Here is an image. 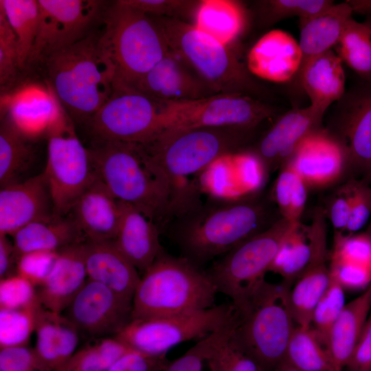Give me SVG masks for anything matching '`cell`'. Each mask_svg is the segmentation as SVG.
<instances>
[{
	"instance_id": "obj_7",
	"label": "cell",
	"mask_w": 371,
	"mask_h": 371,
	"mask_svg": "<svg viewBox=\"0 0 371 371\" xmlns=\"http://www.w3.org/2000/svg\"><path fill=\"white\" fill-rule=\"evenodd\" d=\"M251 129L238 127L195 128L161 132L142 144L159 172L180 196L181 179L236 152Z\"/></svg>"
},
{
	"instance_id": "obj_33",
	"label": "cell",
	"mask_w": 371,
	"mask_h": 371,
	"mask_svg": "<svg viewBox=\"0 0 371 371\" xmlns=\"http://www.w3.org/2000/svg\"><path fill=\"white\" fill-rule=\"evenodd\" d=\"M194 25L228 45L243 30L246 14L241 3L232 0H202L194 15Z\"/></svg>"
},
{
	"instance_id": "obj_26",
	"label": "cell",
	"mask_w": 371,
	"mask_h": 371,
	"mask_svg": "<svg viewBox=\"0 0 371 371\" xmlns=\"http://www.w3.org/2000/svg\"><path fill=\"white\" fill-rule=\"evenodd\" d=\"M120 219L115 243L143 273L164 251L157 225L132 205L120 201Z\"/></svg>"
},
{
	"instance_id": "obj_4",
	"label": "cell",
	"mask_w": 371,
	"mask_h": 371,
	"mask_svg": "<svg viewBox=\"0 0 371 371\" xmlns=\"http://www.w3.org/2000/svg\"><path fill=\"white\" fill-rule=\"evenodd\" d=\"M217 293L206 271L164 250L141 277L133 298L132 319L209 308L215 306Z\"/></svg>"
},
{
	"instance_id": "obj_38",
	"label": "cell",
	"mask_w": 371,
	"mask_h": 371,
	"mask_svg": "<svg viewBox=\"0 0 371 371\" xmlns=\"http://www.w3.org/2000/svg\"><path fill=\"white\" fill-rule=\"evenodd\" d=\"M17 42L21 69L27 64L36 40L39 23V5L35 0H1Z\"/></svg>"
},
{
	"instance_id": "obj_52",
	"label": "cell",
	"mask_w": 371,
	"mask_h": 371,
	"mask_svg": "<svg viewBox=\"0 0 371 371\" xmlns=\"http://www.w3.org/2000/svg\"><path fill=\"white\" fill-rule=\"evenodd\" d=\"M353 179L336 190L331 195L326 210H324L334 229V236L344 235L346 229L351 208Z\"/></svg>"
},
{
	"instance_id": "obj_17",
	"label": "cell",
	"mask_w": 371,
	"mask_h": 371,
	"mask_svg": "<svg viewBox=\"0 0 371 371\" xmlns=\"http://www.w3.org/2000/svg\"><path fill=\"white\" fill-rule=\"evenodd\" d=\"M348 163L341 141L317 128L303 139L285 164L293 168L308 187L323 188L335 183Z\"/></svg>"
},
{
	"instance_id": "obj_30",
	"label": "cell",
	"mask_w": 371,
	"mask_h": 371,
	"mask_svg": "<svg viewBox=\"0 0 371 371\" xmlns=\"http://www.w3.org/2000/svg\"><path fill=\"white\" fill-rule=\"evenodd\" d=\"M352 12L351 7L346 1L334 4L314 17L300 20L299 45L302 62L296 76L309 60L335 47Z\"/></svg>"
},
{
	"instance_id": "obj_6",
	"label": "cell",
	"mask_w": 371,
	"mask_h": 371,
	"mask_svg": "<svg viewBox=\"0 0 371 371\" xmlns=\"http://www.w3.org/2000/svg\"><path fill=\"white\" fill-rule=\"evenodd\" d=\"M104 23L99 42L115 68L118 82L132 86L170 50L155 19L123 0L109 8Z\"/></svg>"
},
{
	"instance_id": "obj_41",
	"label": "cell",
	"mask_w": 371,
	"mask_h": 371,
	"mask_svg": "<svg viewBox=\"0 0 371 371\" xmlns=\"http://www.w3.org/2000/svg\"><path fill=\"white\" fill-rule=\"evenodd\" d=\"M236 315L207 357L206 366L208 371H265L232 339V332L236 319Z\"/></svg>"
},
{
	"instance_id": "obj_36",
	"label": "cell",
	"mask_w": 371,
	"mask_h": 371,
	"mask_svg": "<svg viewBox=\"0 0 371 371\" xmlns=\"http://www.w3.org/2000/svg\"><path fill=\"white\" fill-rule=\"evenodd\" d=\"M284 360L302 371H340L311 326H295Z\"/></svg>"
},
{
	"instance_id": "obj_34",
	"label": "cell",
	"mask_w": 371,
	"mask_h": 371,
	"mask_svg": "<svg viewBox=\"0 0 371 371\" xmlns=\"http://www.w3.org/2000/svg\"><path fill=\"white\" fill-rule=\"evenodd\" d=\"M31 139L24 136L3 114L0 127V184L1 188L19 182L35 159Z\"/></svg>"
},
{
	"instance_id": "obj_14",
	"label": "cell",
	"mask_w": 371,
	"mask_h": 371,
	"mask_svg": "<svg viewBox=\"0 0 371 371\" xmlns=\"http://www.w3.org/2000/svg\"><path fill=\"white\" fill-rule=\"evenodd\" d=\"M39 23L28 63H44L49 56L80 41L90 32L102 1L38 0Z\"/></svg>"
},
{
	"instance_id": "obj_53",
	"label": "cell",
	"mask_w": 371,
	"mask_h": 371,
	"mask_svg": "<svg viewBox=\"0 0 371 371\" xmlns=\"http://www.w3.org/2000/svg\"><path fill=\"white\" fill-rule=\"evenodd\" d=\"M371 216V187L353 179V192L348 223L343 236L355 234Z\"/></svg>"
},
{
	"instance_id": "obj_47",
	"label": "cell",
	"mask_w": 371,
	"mask_h": 371,
	"mask_svg": "<svg viewBox=\"0 0 371 371\" xmlns=\"http://www.w3.org/2000/svg\"><path fill=\"white\" fill-rule=\"evenodd\" d=\"M38 301L36 287L16 274L0 280V309H18L31 306Z\"/></svg>"
},
{
	"instance_id": "obj_60",
	"label": "cell",
	"mask_w": 371,
	"mask_h": 371,
	"mask_svg": "<svg viewBox=\"0 0 371 371\" xmlns=\"http://www.w3.org/2000/svg\"><path fill=\"white\" fill-rule=\"evenodd\" d=\"M366 233L368 234V236H369V238H370V239L371 240V220H370V224L368 225V229L366 232Z\"/></svg>"
},
{
	"instance_id": "obj_8",
	"label": "cell",
	"mask_w": 371,
	"mask_h": 371,
	"mask_svg": "<svg viewBox=\"0 0 371 371\" xmlns=\"http://www.w3.org/2000/svg\"><path fill=\"white\" fill-rule=\"evenodd\" d=\"M152 17L162 32L169 49L216 93H245L243 91L254 87L245 69L227 45L188 21Z\"/></svg>"
},
{
	"instance_id": "obj_40",
	"label": "cell",
	"mask_w": 371,
	"mask_h": 371,
	"mask_svg": "<svg viewBox=\"0 0 371 371\" xmlns=\"http://www.w3.org/2000/svg\"><path fill=\"white\" fill-rule=\"evenodd\" d=\"M307 185L287 164L281 166L272 190V197L281 217L292 225L300 223L307 200Z\"/></svg>"
},
{
	"instance_id": "obj_21",
	"label": "cell",
	"mask_w": 371,
	"mask_h": 371,
	"mask_svg": "<svg viewBox=\"0 0 371 371\" xmlns=\"http://www.w3.org/2000/svg\"><path fill=\"white\" fill-rule=\"evenodd\" d=\"M48 277L36 287L37 298L46 309L63 313L88 280L86 240L58 251Z\"/></svg>"
},
{
	"instance_id": "obj_49",
	"label": "cell",
	"mask_w": 371,
	"mask_h": 371,
	"mask_svg": "<svg viewBox=\"0 0 371 371\" xmlns=\"http://www.w3.org/2000/svg\"><path fill=\"white\" fill-rule=\"evenodd\" d=\"M330 258L371 267V240L366 232L350 236H334V245Z\"/></svg>"
},
{
	"instance_id": "obj_55",
	"label": "cell",
	"mask_w": 371,
	"mask_h": 371,
	"mask_svg": "<svg viewBox=\"0 0 371 371\" xmlns=\"http://www.w3.org/2000/svg\"><path fill=\"white\" fill-rule=\"evenodd\" d=\"M0 371H39L34 348L28 346L0 348Z\"/></svg>"
},
{
	"instance_id": "obj_45",
	"label": "cell",
	"mask_w": 371,
	"mask_h": 371,
	"mask_svg": "<svg viewBox=\"0 0 371 371\" xmlns=\"http://www.w3.org/2000/svg\"><path fill=\"white\" fill-rule=\"evenodd\" d=\"M20 69L16 38L5 12L0 8V85L1 91L12 87Z\"/></svg>"
},
{
	"instance_id": "obj_39",
	"label": "cell",
	"mask_w": 371,
	"mask_h": 371,
	"mask_svg": "<svg viewBox=\"0 0 371 371\" xmlns=\"http://www.w3.org/2000/svg\"><path fill=\"white\" fill-rule=\"evenodd\" d=\"M131 350L115 337L89 339L56 371H107Z\"/></svg>"
},
{
	"instance_id": "obj_32",
	"label": "cell",
	"mask_w": 371,
	"mask_h": 371,
	"mask_svg": "<svg viewBox=\"0 0 371 371\" xmlns=\"http://www.w3.org/2000/svg\"><path fill=\"white\" fill-rule=\"evenodd\" d=\"M371 310V284L359 296L346 304L333 324L327 349L342 371L350 359Z\"/></svg>"
},
{
	"instance_id": "obj_44",
	"label": "cell",
	"mask_w": 371,
	"mask_h": 371,
	"mask_svg": "<svg viewBox=\"0 0 371 371\" xmlns=\"http://www.w3.org/2000/svg\"><path fill=\"white\" fill-rule=\"evenodd\" d=\"M344 291L330 276V283L313 312L311 326L326 348L330 329L346 305Z\"/></svg>"
},
{
	"instance_id": "obj_54",
	"label": "cell",
	"mask_w": 371,
	"mask_h": 371,
	"mask_svg": "<svg viewBox=\"0 0 371 371\" xmlns=\"http://www.w3.org/2000/svg\"><path fill=\"white\" fill-rule=\"evenodd\" d=\"M169 361L166 355L150 356L131 350L118 359L107 371H164Z\"/></svg>"
},
{
	"instance_id": "obj_29",
	"label": "cell",
	"mask_w": 371,
	"mask_h": 371,
	"mask_svg": "<svg viewBox=\"0 0 371 371\" xmlns=\"http://www.w3.org/2000/svg\"><path fill=\"white\" fill-rule=\"evenodd\" d=\"M342 63L336 52L330 49L309 60L297 76L311 105L323 113L345 95Z\"/></svg>"
},
{
	"instance_id": "obj_48",
	"label": "cell",
	"mask_w": 371,
	"mask_h": 371,
	"mask_svg": "<svg viewBox=\"0 0 371 371\" xmlns=\"http://www.w3.org/2000/svg\"><path fill=\"white\" fill-rule=\"evenodd\" d=\"M58 256V252L53 251H35L23 254L18 258L16 273L36 287L50 274Z\"/></svg>"
},
{
	"instance_id": "obj_11",
	"label": "cell",
	"mask_w": 371,
	"mask_h": 371,
	"mask_svg": "<svg viewBox=\"0 0 371 371\" xmlns=\"http://www.w3.org/2000/svg\"><path fill=\"white\" fill-rule=\"evenodd\" d=\"M234 313L229 303L186 313L132 319L114 337L136 351L163 356L178 344L199 340L219 329Z\"/></svg>"
},
{
	"instance_id": "obj_1",
	"label": "cell",
	"mask_w": 371,
	"mask_h": 371,
	"mask_svg": "<svg viewBox=\"0 0 371 371\" xmlns=\"http://www.w3.org/2000/svg\"><path fill=\"white\" fill-rule=\"evenodd\" d=\"M274 216L270 203L261 196L203 203L194 196L164 227L182 257L200 267L269 227L278 220Z\"/></svg>"
},
{
	"instance_id": "obj_56",
	"label": "cell",
	"mask_w": 371,
	"mask_h": 371,
	"mask_svg": "<svg viewBox=\"0 0 371 371\" xmlns=\"http://www.w3.org/2000/svg\"><path fill=\"white\" fill-rule=\"evenodd\" d=\"M345 368L346 371H371V310Z\"/></svg>"
},
{
	"instance_id": "obj_13",
	"label": "cell",
	"mask_w": 371,
	"mask_h": 371,
	"mask_svg": "<svg viewBox=\"0 0 371 371\" xmlns=\"http://www.w3.org/2000/svg\"><path fill=\"white\" fill-rule=\"evenodd\" d=\"M164 102L161 132L216 127L252 129L273 113L266 104L240 93Z\"/></svg>"
},
{
	"instance_id": "obj_51",
	"label": "cell",
	"mask_w": 371,
	"mask_h": 371,
	"mask_svg": "<svg viewBox=\"0 0 371 371\" xmlns=\"http://www.w3.org/2000/svg\"><path fill=\"white\" fill-rule=\"evenodd\" d=\"M330 260V276L344 289H361L371 284V267L335 258Z\"/></svg>"
},
{
	"instance_id": "obj_59",
	"label": "cell",
	"mask_w": 371,
	"mask_h": 371,
	"mask_svg": "<svg viewBox=\"0 0 371 371\" xmlns=\"http://www.w3.org/2000/svg\"><path fill=\"white\" fill-rule=\"evenodd\" d=\"M362 181L369 186H371V170L366 175V177Z\"/></svg>"
},
{
	"instance_id": "obj_25",
	"label": "cell",
	"mask_w": 371,
	"mask_h": 371,
	"mask_svg": "<svg viewBox=\"0 0 371 371\" xmlns=\"http://www.w3.org/2000/svg\"><path fill=\"white\" fill-rule=\"evenodd\" d=\"M344 97L341 142L348 164L367 174L371 170V81Z\"/></svg>"
},
{
	"instance_id": "obj_5",
	"label": "cell",
	"mask_w": 371,
	"mask_h": 371,
	"mask_svg": "<svg viewBox=\"0 0 371 371\" xmlns=\"http://www.w3.org/2000/svg\"><path fill=\"white\" fill-rule=\"evenodd\" d=\"M291 287L265 280L248 300L236 308L233 341L265 371L284 361L295 327L289 306Z\"/></svg>"
},
{
	"instance_id": "obj_16",
	"label": "cell",
	"mask_w": 371,
	"mask_h": 371,
	"mask_svg": "<svg viewBox=\"0 0 371 371\" xmlns=\"http://www.w3.org/2000/svg\"><path fill=\"white\" fill-rule=\"evenodd\" d=\"M326 219L324 209L318 207L310 225L300 223L284 240L269 269L282 278L283 284L291 287L311 267L329 260Z\"/></svg>"
},
{
	"instance_id": "obj_58",
	"label": "cell",
	"mask_w": 371,
	"mask_h": 371,
	"mask_svg": "<svg viewBox=\"0 0 371 371\" xmlns=\"http://www.w3.org/2000/svg\"><path fill=\"white\" fill-rule=\"evenodd\" d=\"M273 371H302L295 366H292L284 359Z\"/></svg>"
},
{
	"instance_id": "obj_12",
	"label": "cell",
	"mask_w": 371,
	"mask_h": 371,
	"mask_svg": "<svg viewBox=\"0 0 371 371\" xmlns=\"http://www.w3.org/2000/svg\"><path fill=\"white\" fill-rule=\"evenodd\" d=\"M164 105L116 81L112 94L88 124L99 141L144 144L161 132Z\"/></svg>"
},
{
	"instance_id": "obj_50",
	"label": "cell",
	"mask_w": 371,
	"mask_h": 371,
	"mask_svg": "<svg viewBox=\"0 0 371 371\" xmlns=\"http://www.w3.org/2000/svg\"><path fill=\"white\" fill-rule=\"evenodd\" d=\"M128 5L150 16L183 20L188 14L194 18L200 1L123 0Z\"/></svg>"
},
{
	"instance_id": "obj_10",
	"label": "cell",
	"mask_w": 371,
	"mask_h": 371,
	"mask_svg": "<svg viewBox=\"0 0 371 371\" xmlns=\"http://www.w3.org/2000/svg\"><path fill=\"white\" fill-rule=\"evenodd\" d=\"M46 135L47 159L43 174L53 212L65 216L97 176L89 150L77 137L72 120L63 107Z\"/></svg>"
},
{
	"instance_id": "obj_31",
	"label": "cell",
	"mask_w": 371,
	"mask_h": 371,
	"mask_svg": "<svg viewBox=\"0 0 371 371\" xmlns=\"http://www.w3.org/2000/svg\"><path fill=\"white\" fill-rule=\"evenodd\" d=\"M12 236L18 258L31 251H58L86 240L71 217L65 218L54 214L47 219L24 226Z\"/></svg>"
},
{
	"instance_id": "obj_37",
	"label": "cell",
	"mask_w": 371,
	"mask_h": 371,
	"mask_svg": "<svg viewBox=\"0 0 371 371\" xmlns=\"http://www.w3.org/2000/svg\"><path fill=\"white\" fill-rule=\"evenodd\" d=\"M335 47L342 63L371 81V19L361 23L350 17Z\"/></svg>"
},
{
	"instance_id": "obj_46",
	"label": "cell",
	"mask_w": 371,
	"mask_h": 371,
	"mask_svg": "<svg viewBox=\"0 0 371 371\" xmlns=\"http://www.w3.org/2000/svg\"><path fill=\"white\" fill-rule=\"evenodd\" d=\"M233 317L219 329L198 340L196 344L183 355L170 361L164 371H203L211 349L224 334Z\"/></svg>"
},
{
	"instance_id": "obj_24",
	"label": "cell",
	"mask_w": 371,
	"mask_h": 371,
	"mask_svg": "<svg viewBox=\"0 0 371 371\" xmlns=\"http://www.w3.org/2000/svg\"><path fill=\"white\" fill-rule=\"evenodd\" d=\"M36 344L34 348L39 371H56L77 350L80 335L63 314L39 304L35 311Z\"/></svg>"
},
{
	"instance_id": "obj_9",
	"label": "cell",
	"mask_w": 371,
	"mask_h": 371,
	"mask_svg": "<svg viewBox=\"0 0 371 371\" xmlns=\"http://www.w3.org/2000/svg\"><path fill=\"white\" fill-rule=\"evenodd\" d=\"M298 225L281 217L215 261L206 273L218 293L228 296L236 308L243 305L265 280L282 243Z\"/></svg>"
},
{
	"instance_id": "obj_28",
	"label": "cell",
	"mask_w": 371,
	"mask_h": 371,
	"mask_svg": "<svg viewBox=\"0 0 371 371\" xmlns=\"http://www.w3.org/2000/svg\"><path fill=\"white\" fill-rule=\"evenodd\" d=\"M85 260L89 279L133 300L141 277L114 240H86Z\"/></svg>"
},
{
	"instance_id": "obj_19",
	"label": "cell",
	"mask_w": 371,
	"mask_h": 371,
	"mask_svg": "<svg viewBox=\"0 0 371 371\" xmlns=\"http://www.w3.org/2000/svg\"><path fill=\"white\" fill-rule=\"evenodd\" d=\"M53 214L43 172L1 189L0 235L13 236L24 226Z\"/></svg>"
},
{
	"instance_id": "obj_35",
	"label": "cell",
	"mask_w": 371,
	"mask_h": 371,
	"mask_svg": "<svg viewBox=\"0 0 371 371\" xmlns=\"http://www.w3.org/2000/svg\"><path fill=\"white\" fill-rule=\"evenodd\" d=\"M330 281L326 262L317 265L305 272L289 290V301L296 326H310L315 308Z\"/></svg>"
},
{
	"instance_id": "obj_18",
	"label": "cell",
	"mask_w": 371,
	"mask_h": 371,
	"mask_svg": "<svg viewBox=\"0 0 371 371\" xmlns=\"http://www.w3.org/2000/svg\"><path fill=\"white\" fill-rule=\"evenodd\" d=\"M129 87L162 102L192 101L217 94L170 50Z\"/></svg>"
},
{
	"instance_id": "obj_2",
	"label": "cell",
	"mask_w": 371,
	"mask_h": 371,
	"mask_svg": "<svg viewBox=\"0 0 371 371\" xmlns=\"http://www.w3.org/2000/svg\"><path fill=\"white\" fill-rule=\"evenodd\" d=\"M98 178L119 201L132 205L162 226L177 201L172 188L142 144L99 141L89 149Z\"/></svg>"
},
{
	"instance_id": "obj_20",
	"label": "cell",
	"mask_w": 371,
	"mask_h": 371,
	"mask_svg": "<svg viewBox=\"0 0 371 371\" xmlns=\"http://www.w3.org/2000/svg\"><path fill=\"white\" fill-rule=\"evenodd\" d=\"M324 113L310 105L295 109L281 116L260 139L255 151L262 168L267 172L284 165L300 143L317 129Z\"/></svg>"
},
{
	"instance_id": "obj_22",
	"label": "cell",
	"mask_w": 371,
	"mask_h": 371,
	"mask_svg": "<svg viewBox=\"0 0 371 371\" xmlns=\"http://www.w3.org/2000/svg\"><path fill=\"white\" fill-rule=\"evenodd\" d=\"M302 52L295 39L282 30L261 36L247 55V66L257 77L273 82H285L298 73Z\"/></svg>"
},
{
	"instance_id": "obj_43",
	"label": "cell",
	"mask_w": 371,
	"mask_h": 371,
	"mask_svg": "<svg viewBox=\"0 0 371 371\" xmlns=\"http://www.w3.org/2000/svg\"><path fill=\"white\" fill-rule=\"evenodd\" d=\"M334 5L328 0H269L261 3V19L270 25L280 20L298 16L300 20L314 17Z\"/></svg>"
},
{
	"instance_id": "obj_3",
	"label": "cell",
	"mask_w": 371,
	"mask_h": 371,
	"mask_svg": "<svg viewBox=\"0 0 371 371\" xmlns=\"http://www.w3.org/2000/svg\"><path fill=\"white\" fill-rule=\"evenodd\" d=\"M90 32L45 61L49 86L72 118L88 122L107 101L116 82L115 68Z\"/></svg>"
},
{
	"instance_id": "obj_42",
	"label": "cell",
	"mask_w": 371,
	"mask_h": 371,
	"mask_svg": "<svg viewBox=\"0 0 371 371\" xmlns=\"http://www.w3.org/2000/svg\"><path fill=\"white\" fill-rule=\"evenodd\" d=\"M39 304L23 308L0 309V348L28 346Z\"/></svg>"
},
{
	"instance_id": "obj_15",
	"label": "cell",
	"mask_w": 371,
	"mask_h": 371,
	"mask_svg": "<svg viewBox=\"0 0 371 371\" xmlns=\"http://www.w3.org/2000/svg\"><path fill=\"white\" fill-rule=\"evenodd\" d=\"M133 300L88 278L63 314L89 339L114 337L131 319Z\"/></svg>"
},
{
	"instance_id": "obj_27",
	"label": "cell",
	"mask_w": 371,
	"mask_h": 371,
	"mask_svg": "<svg viewBox=\"0 0 371 371\" xmlns=\"http://www.w3.org/2000/svg\"><path fill=\"white\" fill-rule=\"evenodd\" d=\"M62 109L49 86L45 89L34 85L13 93L3 113L19 132L32 140L47 135Z\"/></svg>"
},
{
	"instance_id": "obj_23",
	"label": "cell",
	"mask_w": 371,
	"mask_h": 371,
	"mask_svg": "<svg viewBox=\"0 0 371 371\" xmlns=\"http://www.w3.org/2000/svg\"><path fill=\"white\" fill-rule=\"evenodd\" d=\"M70 212L86 240H115L120 219V201L98 177L79 196Z\"/></svg>"
},
{
	"instance_id": "obj_57",
	"label": "cell",
	"mask_w": 371,
	"mask_h": 371,
	"mask_svg": "<svg viewBox=\"0 0 371 371\" xmlns=\"http://www.w3.org/2000/svg\"><path fill=\"white\" fill-rule=\"evenodd\" d=\"M18 256L13 243L0 235V280L16 275Z\"/></svg>"
}]
</instances>
